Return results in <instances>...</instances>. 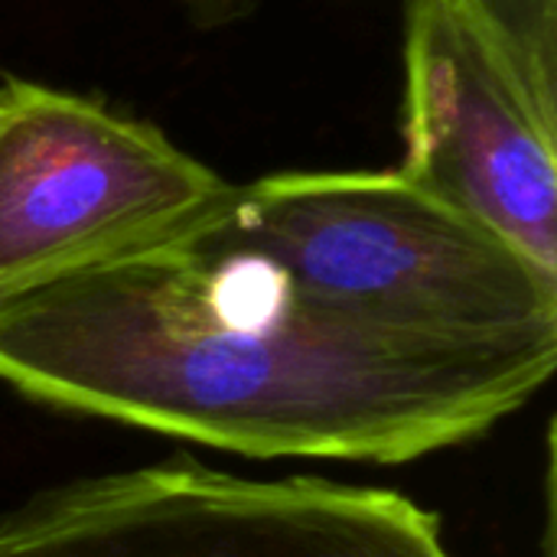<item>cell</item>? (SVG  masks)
Instances as JSON below:
<instances>
[{
	"instance_id": "obj_1",
	"label": "cell",
	"mask_w": 557,
	"mask_h": 557,
	"mask_svg": "<svg viewBox=\"0 0 557 557\" xmlns=\"http://www.w3.org/2000/svg\"><path fill=\"white\" fill-rule=\"evenodd\" d=\"M555 362L557 339L460 343L330 310L212 228L0 300L7 388L255 460H421L490 434Z\"/></svg>"
},
{
	"instance_id": "obj_2",
	"label": "cell",
	"mask_w": 557,
	"mask_h": 557,
	"mask_svg": "<svg viewBox=\"0 0 557 557\" xmlns=\"http://www.w3.org/2000/svg\"><path fill=\"white\" fill-rule=\"evenodd\" d=\"M215 235L317 304L460 343L557 339V277L398 170H294L238 186Z\"/></svg>"
},
{
	"instance_id": "obj_3",
	"label": "cell",
	"mask_w": 557,
	"mask_h": 557,
	"mask_svg": "<svg viewBox=\"0 0 557 557\" xmlns=\"http://www.w3.org/2000/svg\"><path fill=\"white\" fill-rule=\"evenodd\" d=\"M401 176L557 277V0H405Z\"/></svg>"
},
{
	"instance_id": "obj_4",
	"label": "cell",
	"mask_w": 557,
	"mask_h": 557,
	"mask_svg": "<svg viewBox=\"0 0 557 557\" xmlns=\"http://www.w3.org/2000/svg\"><path fill=\"white\" fill-rule=\"evenodd\" d=\"M0 300L180 245L238 196L147 121L29 78L0 82Z\"/></svg>"
},
{
	"instance_id": "obj_5",
	"label": "cell",
	"mask_w": 557,
	"mask_h": 557,
	"mask_svg": "<svg viewBox=\"0 0 557 557\" xmlns=\"http://www.w3.org/2000/svg\"><path fill=\"white\" fill-rule=\"evenodd\" d=\"M0 557H457L405 493L251 480L199 460L39 490L0 519Z\"/></svg>"
},
{
	"instance_id": "obj_6",
	"label": "cell",
	"mask_w": 557,
	"mask_h": 557,
	"mask_svg": "<svg viewBox=\"0 0 557 557\" xmlns=\"http://www.w3.org/2000/svg\"><path fill=\"white\" fill-rule=\"evenodd\" d=\"M186 16L193 20V26H202V29H219V26H228V23H238L245 20L258 0H180Z\"/></svg>"
},
{
	"instance_id": "obj_7",
	"label": "cell",
	"mask_w": 557,
	"mask_h": 557,
	"mask_svg": "<svg viewBox=\"0 0 557 557\" xmlns=\"http://www.w3.org/2000/svg\"><path fill=\"white\" fill-rule=\"evenodd\" d=\"M0 111H3V101H0Z\"/></svg>"
}]
</instances>
